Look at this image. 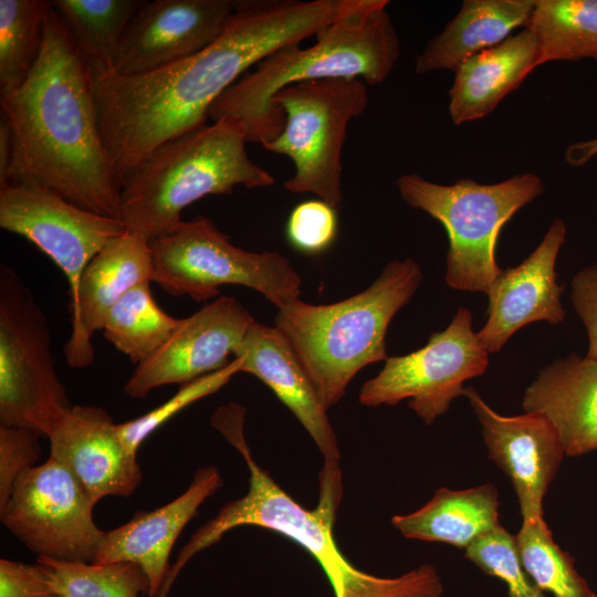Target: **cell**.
<instances>
[{"instance_id":"1","label":"cell","mask_w":597,"mask_h":597,"mask_svg":"<svg viewBox=\"0 0 597 597\" xmlns=\"http://www.w3.org/2000/svg\"><path fill=\"white\" fill-rule=\"evenodd\" d=\"M338 3L238 1L230 23L210 45L146 74L121 75L112 65L87 62L102 140L121 186L160 145L206 125L212 104L249 67L315 36Z\"/></svg>"},{"instance_id":"2","label":"cell","mask_w":597,"mask_h":597,"mask_svg":"<svg viewBox=\"0 0 597 597\" xmlns=\"http://www.w3.org/2000/svg\"><path fill=\"white\" fill-rule=\"evenodd\" d=\"M11 133L8 185L41 188L119 218L121 184L97 121L87 61L51 7L40 56L18 87L0 92Z\"/></svg>"},{"instance_id":"3","label":"cell","mask_w":597,"mask_h":597,"mask_svg":"<svg viewBox=\"0 0 597 597\" xmlns=\"http://www.w3.org/2000/svg\"><path fill=\"white\" fill-rule=\"evenodd\" d=\"M244 408L230 404L212 416V425L241 453L250 471L247 494L226 503L216 517L200 526L170 566L171 587L185 565L199 552L218 543L230 530L255 525L300 544L327 576L335 597H441L443 585L437 569L420 565L397 577H379L355 567L339 551L334 522L343 484L339 463H326L320 472V495L314 510L294 501L253 459L243 434Z\"/></svg>"},{"instance_id":"4","label":"cell","mask_w":597,"mask_h":597,"mask_svg":"<svg viewBox=\"0 0 597 597\" xmlns=\"http://www.w3.org/2000/svg\"><path fill=\"white\" fill-rule=\"evenodd\" d=\"M387 0H339L333 20L311 46L281 48L244 74L212 104V122H240L248 142L260 145L276 137L284 115L273 97L283 87L308 81L360 78L377 85L388 78L399 55L397 31Z\"/></svg>"},{"instance_id":"5","label":"cell","mask_w":597,"mask_h":597,"mask_svg":"<svg viewBox=\"0 0 597 597\" xmlns=\"http://www.w3.org/2000/svg\"><path fill=\"white\" fill-rule=\"evenodd\" d=\"M422 280L411 258L392 260L367 289L343 301L314 305L296 298L279 308L284 336L326 409L345 395L365 366L386 360V334Z\"/></svg>"},{"instance_id":"6","label":"cell","mask_w":597,"mask_h":597,"mask_svg":"<svg viewBox=\"0 0 597 597\" xmlns=\"http://www.w3.org/2000/svg\"><path fill=\"white\" fill-rule=\"evenodd\" d=\"M247 143L240 122L221 118L160 145L124 178L119 219L151 240L174 231L181 212L206 196L273 186L274 177L250 159Z\"/></svg>"},{"instance_id":"7","label":"cell","mask_w":597,"mask_h":597,"mask_svg":"<svg viewBox=\"0 0 597 597\" xmlns=\"http://www.w3.org/2000/svg\"><path fill=\"white\" fill-rule=\"evenodd\" d=\"M396 187L407 205L444 227L448 286L486 295L502 272L495 258L501 229L544 191L542 178L534 172H520L495 184L461 178L451 185L411 172L401 175Z\"/></svg>"},{"instance_id":"8","label":"cell","mask_w":597,"mask_h":597,"mask_svg":"<svg viewBox=\"0 0 597 597\" xmlns=\"http://www.w3.org/2000/svg\"><path fill=\"white\" fill-rule=\"evenodd\" d=\"M153 280L172 296L201 302L224 284L258 291L277 308L300 298L301 276L279 252L235 247L210 218L196 216L174 231L150 240Z\"/></svg>"},{"instance_id":"9","label":"cell","mask_w":597,"mask_h":597,"mask_svg":"<svg viewBox=\"0 0 597 597\" xmlns=\"http://www.w3.org/2000/svg\"><path fill=\"white\" fill-rule=\"evenodd\" d=\"M368 100L367 84L360 78L298 82L274 95L284 125L261 146L292 160L294 172L284 181L289 192L313 193L334 208L341 205L347 128L364 113Z\"/></svg>"},{"instance_id":"10","label":"cell","mask_w":597,"mask_h":597,"mask_svg":"<svg viewBox=\"0 0 597 597\" xmlns=\"http://www.w3.org/2000/svg\"><path fill=\"white\" fill-rule=\"evenodd\" d=\"M52 354L46 317L9 265H0V426L49 436L72 407Z\"/></svg>"},{"instance_id":"11","label":"cell","mask_w":597,"mask_h":597,"mask_svg":"<svg viewBox=\"0 0 597 597\" xmlns=\"http://www.w3.org/2000/svg\"><path fill=\"white\" fill-rule=\"evenodd\" d=\"M488 365L489 353L472 329V313L460 307L447 328L433 333L423 347L388 357L383 369L364 383L359 402L379 407L409 399L416 415L431 425L463 396L464 383L483 375Z\"/></svg>"},{"instance_id":"12","label":"cell","mask_w":597,"mask_h":597,"mask_svg":"<svg viewBox=\"0 0 597 597\" xmlns=\"http://www.w3.org/2000/svg\"><path fill=\"white\" fill-rule=\"evenodd\" d=\"M92 502L56 459L24 471L0 509L2 524L39 556L92 563L103 538Z\"/></svg>"},{"instance_id":"13","label":"cell","mask_w":597,"mask_h":597,"mask_svg":"<svg viewBox=\"0 0 597 597\" xmlns=\"http://www.w3.org/2000/svg\"><path fill=\"white\" fill-rule=\"evenodd\" d=\"M0 227L27 238L61 269L69 283L71 314L87 264L106 243L128 230L119 218L82 209L53 192L24 185L0 188Z\"/></svg>"},{"instance_id":"14","label":"cell","mask_w":597,"mask_h":597,"mask_svg":"<svg viewBox=\"0 0 597 597\" xmlns=\"http://www.w3.org/2000/svg\"><path fill=\"white\" fill-rule=\"evenodd\" d=\"M254 322L237 298H216L179 318L160 348L137 365L124 392L130 398H144L160 386L184 385L224 368Z\"/></svg>"},{"instance_id":"15","label":"cell","mask_w":597,"mask_h":597,"mask_svg":"<svg viewBox=\"0 0 597 597\" xmlns=\"http://www.w3.org/2000/svg\"><path fill=\"white\" fill-rule=\"evenodd\" d=\"M237 7L233 0L144 1L112 67L121 75H139L192 56L221 35Z\"/></svg>"},{"instance_id":"16","label":"cell","mask_w":597,"mask_h":597,"mask_svg":"<svg viewBox=\"0 0 597 597\" xmlns=\"http://www.w3.org/2000/svg\"><path fill=\"white\" fill-rule=\"evenodd\" d=\"M465 396L476 416L489 458L510 478L522 520L543 517V500L565 455L557 431L540 413L503 416L473 387Z\"/></svg>"},{"instance_id":"17","label":"cell","mask_w":597,"mask_h":597,"mask_svg":"<svg viewBox=\"0 0 597 597\" xmlns=\"http://www.w3.org/2000/svg\"><path fill=\"white\" fill-rule=\"evenodd\" d=\"M565 222L555 218L536 249L517 266L502 271L488 293L486 321L476 333L489 354L498 353L520 328L545 321L563 323V287L555 263L566 240Z\"/></svg>"},{"instance_id":"18","label":"cell","mask_w":597,"mask_h":597,"mask_svg":"<svg viewBox=\"0 0 597 597\" xmlns=\"http://www.w3.org/2000/svg\"><path fill=\"white\" fill-rule=\"evenodd\" d=\"M50 455L75 476L94 504L130 496L142 483L137 455L122 443L112 416L97 406H72L48 436Z\"/></svg>"},{"instance_id":"19","label":"cell","mask_w":597,"mask_h":597,"mask_svg":"<svg viewBox=\"0 0 597 597\" xmlns=\"http://www.w3.org/2000/svg\"><path fill=\"white\" fill-rule=\"evenodd\" d=\"M150 240L127 230L112 239L85 268L71 314L72 332L64 345L66 364L74 369L91 366L95 359L92 337L103 329L115 303L134 286L153 280Z\"/></svg>"},{"instance_id":"20","label":"cell","mask_w":597,"mask_h":597,"mask_svg":"<svg viewBox=\"0 0 597 597\" xmlns=\"http://www.w3.org/2000/svg\"><path fill=\"white\" fill-rule=\"evenodd\" d=\"M222 485L217 467L197 470L188 489L175 500L153 510L139 511L125 524L104 531L92 563L132 562L139 565L157 597L170 566L172 546L201 504Z\"/></svg>"},{"instance_id":"21","label":"cell","mask_w":597,"mask_h":597,"mask_svg":"<svg viewBox=\"0 0 597 597\" xmlns=\"http://www.w3.org/2000/svg\"><path fill=\"white\" fill-rule=\"evenodd\" d=\"M241 371L258 377L310 433L326 463H339L334 429L310 377L275 326L254 322L234 354Z\"/></svg>"},{"instance_id":"22","label":"cell","mask_w":597,"mask_h":597,"mask_svg":"<svg viewBox=\"0 0 597 597\" xmlns=\"http://www.w3.org/2000/svg\"><path fill=\"white\" fill-rule=\"evenodd\" d=\"M522 405L551 421L565 455L597 450V360L576 354L554 360L526 388Z\"/></svg>"},{"instance_id":"23","label":"cell","mask_w":597,"mask_h":597,"mask_svg":"<svg viewBox=\"0 0 597 597\" xmlns=\"http://www.w3.org/2000/svg\"><path fill=\"white\" fill-rule=\"evenodd\" d=\"M538 45L524 28L457 66L449 90V115L454 125L481 119L519 88L538 67Z\"/></svg>"},{"instance_id":"24","label":"cell","mask_w":597,"mask_h":597,"mask_svg":"<svg viewBox=\"0 0 597 597\" xmlns=\"http://www.w3.org/2000/svg\"><path fill=\"white\" fill-rule=\"evenodd\" d=\"M535 0H464L443 30L416 56L415 72L454 71L467 59L526 27Z\"/></svg>"},{"instance_id":"25","label":"cell","mask_w":597,"mask_h":597,"mask_svg":"<svg viewBox=\"0 0 597 597\" xmlns=\"http://www.w3.org/2000/svg\"><path fill=\"white\" fill-rule=\"evenodd\" d=\"M499 498L493 484L465 490L439 489L421 509L392 517L407 538L467 548L499 526Z\"/></svg>"},{"instance_id":"26","label":"cell","mask_w":597,"mask_h":597,"mask_svg":"<svg viewBox=\"0 0 597 597\" xmlns=\"http://www.w3.org/2000/svg\"><path fill=\"white\" fill-rule=\"evenodd\" d=\"M525 28L536 38L538 66L597 60V0H535Z\"/></svg>"},{"instance_id":"27","label":"cell","mask_w":597,"mask_h":597,"mask_svg":"<svg viewBox=\"0 0 597 597\" xmlns=\"http://www.w3.org/2000/svg\"><path fill=\"white\" fill-rule=\"evenodd\" d=\"M71 40L88 63L113 65L140 0H52Z\"/></svg>"},{"instance_id":"28","label":"cell","mask_w":597,"mask_h":597,"mask_svg":"<svg viewBox=\"0 0 597 597\" xmlns=\"http://www.w3.org/2000/svg\"><path fill=\"white\" fill-rule=\"evenodd\" d=\"M149 283L126 292L108 311L102 329L105 338L137 365L160 348L179 322L158 306Z\"/></svg>"},{"instance_id":"29","label":"cell","mask_w":597,"mask_h":597,"mask_svg":"<svg viewBox=\"0 0 597 597\" xmlns=\"http://www.w3.org/2000/svg\"><path fill=\"white\" fill-rule=\"evenodd\" d=\"M50 1L0 0V92L20 86L44 41Z\"/></svg>"},{"instance_id":"30","label":"cell","mask_w":597,"mask_h":597,"mask_svg":"<svg viewBox=\"0 0 597 597\" xmlns=\"http://www.w3.org/2000/svg\"><path fill=\"white\" fill-rule=\"evenodd\" d=\"M515 544L524 570L547 595L597 597L576 569L574 558L555 543L543 517L523 520Z\"/></svg>"},{"instance_id":"31","label":"cell","mask_w":597,"mask_h":597,"mask_svg":"<svg viewBox=\"0 0 597 597\" xmlns=\"http://www.w3.org/2000/svg\"><path fill=\"white\" fill-rule=\"evenodd\" d=\"M36 563L61 597L150 596L146 574L132 562L94 564L38 556Z\"/></svg>"},{"instance_id":"32","label":"cell","mask_w":597,"mask_h":597,"mask_svg":"<svg viewBox=\"0 0 597 597\" xmlns=\"http://www.w3.org/2000/svg\"><path fill=\"white\" fill-rule=\"evenodd\" d=\"M241 359L234 357L224 368L181 385L170 399L151 411L133 420L116 423V430L124 447L129 453L137 455L140 444L155 430L187 406L218 391L241 371Z\"/></svg>"},{"instance_id":"33","label":"cell","mask_w":597,"mask_h":597,"mask_svg":"<svg viewBox=\"0 0 597 597\" xmlns=\"http://www.w3.org/2000/svg\"><path fill=\"white\" fill-rule=\"evenodd\" d=\"M464 555L482 572L501 579L510 597H552L526 574L517 554L515 536L503 526L476 540L465 548Z\"/></svg>"},{"instance_id":"34","label":"cell","mask_w":597,"mask_h":597,"mask_svg":"<svg viewBox=\"0 0 597 597\" xmlns=\"http://www.w3.org/2000/svg\"><path fill=\"white\" fill-rule=\"evenodd\" d=\"M337 216L335 208L321 199L298 203L290 213L286 237L298 251L317 254L335 240Z\"/></svg>"},{"instance_id":"35","label":"cell","mask_w":597,"mask_h":597,"mask_svg":"<svg viewBox=\"0 0 597 597\" xmlns=\"http://www.w3.org/2000/svg\"><path fill=\"white\" fill-rule=\"evenodd\" d=\"M41 437L27 428L0 426V509L18 478L39 461Z\"/></svg>"},{"instance_id":"36","label":"cell","mask_w":597,"mask_h":597,"mask_svg":"<svg viewBox=\"0 0 597 597\" xmlns=\"http://www.w3.org/2000/svg\"><path fill=\"white\" fill-rule=\"evenodd\" d=\"M0 597H61L42 567L35 564L0 559Z\"/></svg>"},{"instance_id":"37","label":"cell","mask_w":597,"mask_h":597,"mask_svg":"<svg viewBox=\"0 0 597 597\" xmlns=\"http://www.w3.org/2000/svg\"><path fill=\"white\" fill-rule=\"evenodd\" d=\"M570 300L587 329L586 357L597 360V263L575 274L572 280Z\"/></svg>"},{"instance_id":"38","label":"cell","mask_w":597,"mask_h":597,"mask_svg":"<svg viewBox=\"0 0 597 597\" xmlns=\"http://www.w3.org/2000/svg\"><path fill=\"white\" fill-rule=\"evenodd\" d=\"M11 157V133L7 122L0 118V188L7 186V175Z\"/></svg>"},{"instance_id":"39","label":"cell","mask_w":597,"mask_h":597,"mask_svg":"<svg viewBox=\"0 0 597 597\" xmlns=\"http://www.w3.org/2000/svg\"><path fill=\"white\" fill-rule=\"evenodd\" d=\"M597 155V138L572 145L566 150V159L570 165H583Z\"/></svg>"},{"instance_id":"40","label":"cell","mask_w":597,"mask_h":597,"mask_svg":"<svg viewBox=\"0 0 597 597\" xmlns=\"http://www.w3.org/2000/svg\"><path fill=\"white\" fill-rule=\"evenodd\" d=\"M142 597H151V596L145 595V596H142Z\"/></svg>"}]
</instances>
